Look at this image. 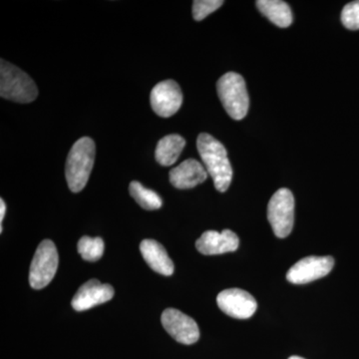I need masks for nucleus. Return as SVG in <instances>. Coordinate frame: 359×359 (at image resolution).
<instances>
[{
    "mask_svg": "<svg viewBox=\"0 0 359 359\" xmlns=\"http://www.w3.org/2000/svg\"><path fill=\"white\" fill-rule=\"evenodd\" d=\"M197 148L217 190L221 193L226 192L233 179V169L226 148L221 142L205 133L198 137Z\"/></svg>",
    "mask_w": 359,
    "mask_h": 359,
    "instance_id": "1",
    "label": "nucleus"
},
{
    "mask_svg": "<svg viewBox=\"0 0 359 359\" xmlns=\"http://www.w3.org/2000/svg\"><path fill=\"white\" fill-rule=\"evenodd\" d=\"M95 143L89 137L75 142L66 161L65 175L73 193L83 190L88 182L95 160Z\"/></svg>",
    "mask_w": 359,
    "mask_h": 359,
    "instance_id": "2",
    "label": "nucleus"
},
{
    "mask_svg": "<svg viewBox=\"0 0 359 359\" xmlns=\"http://www.w3.org/2000/svg\"><path fill=\"white\" fill-rule=\"evenodd\" d=\"M39 89L29 75L20 68L1 59L0 61V96L18 103H30L36 99Z\"/></svg>",
    "mask_w": 359,
    "mask_h": 359,
    "instance_id": "3",
    "label": "nucleus"
},
{
    "mask_svg": "<svg viewBox=\"0 0 359 359\" xmlns=\"http://www.w3.org/2000/svg\"><path fill=\"white\" fill-rule=\"evenodd\" d=\"M217 89L219 100L229 116L235 120L244 119L250 106L244 78L238 73H226L219 78Z\"/></svg>",
    "mask_w": 359,
    "mask_h": 359,
    "instance_id": "4",
    "label": "nucleus"
},
{
    "mask_svg": "<svg viewBox=\"0 0 359 359\" xmlns=\"http://www.w3.org/2000/svg\"><path fill=\"white\" fill-rule=\"evenodd\" d=\"M268 219L278 238H287L294 228V198L289 189L273 194L268 205Z\"/></svg>",
    "mask_w": 359,
    "mask_h": 359,
    "instance_id": "5",
    "label": "nucleus"
},
{
    "mask_svg": "<svg viewBox=\"0 0 359 359\" xmlns=\"http://www.w3.org/2000/svg\"><path fill=\"white\" fill-rule=\"evenodd\" d=\"M58 264V252L54 243L50 240L40 243L30 266L29 283L32 289L47 287L57 271Z\"/></svg>",
    "mask_w": 359,
    "mask_h": 359,
    "instance_id": "6",
    "label": "nucleus"
},
{
    "mask_svg": "<svg viewBox=\"0 0 359 359\" xmlns=\"http://www.w3.org/2000/svg\"><path fill=\"white\" fill-rule=\"evenodd\" d=\"M163 327L180 344H193L200 339L197 323L176 309H167L162 313Z\"/></svg>",
    "mask_w": 359,
    "mask_h": 359,
    "instance_id": "7",
    "label": "nucleus"
},
{
    "mask_svg": "<svg viewBox=\"0 0 359 359\" xmlns=\"http://www.w3.org/2000/svg\"><path fill=\"white\" fill-rule=\"evenodd\" d=\"M152 109L160 117H171L178 112L183 103V94L174 80H165L156 84L151 91Z\"/></svg>",
    "mask_w": 359,
    "mask_h": 359,
    "instance_id": "8",
    "label": "nucleus"
},
{
    "mask_svg": "<svg viewBox=\"0 0 359 359\" xmlns=\"http://www.w3.org/2000/svg\"><path fill=\"white\" fill-rule=\"evenodd\" d=\"M334 266L332 257H308L297 262L287 271V278L294 285H304L327 276Z\"/></svg>",
    "mask_w": 359,
    "mask_h": 359,
    "instance_id": "9",
    "label": "nucleus"
},
{
    "mask_svg": "<svg viewBox=\"0 0 359 359\" xmlns=\"http://www.w3.org/2000/svg\"><path fill=\"white\" fill-rule=\"evenodd\" d=\"M217 302L222 311L238 320L250 318L256 313L257 308L255 297L240 289L223 290L217 297Z\"/></svg>",
    "mask_w": 359,
    "mask_h": 359,
    "instance_id": "10",
    "label": "nucleus"
},
{
    "mask_svg": "<svg viewBox=\"0 0 359 359\" xmlns=\"http://www.w3.org/2000/svg\"><path fill=\"white\" fill-rule=\"evenodd\" d=\"M114 297V289L108 283L91 280L85 283L77 290L71 304L77 311H84L104 302H109Z\"/></svg>",
    "mask_w": 359,
    "mask_h": 359,
    "instance_id": "11",
    "label": "nucleus"
},
{
    "mask_svg": "<svg viewBox=\"0 0 359 359\" xmlns=\"http://www.w3.org/2000/svg\"><path fill=\"white\" fill-rule=\"evenodd\" d=\"M238 244L240 241L238 236L231 230H224L222 233L207 231L196 242V248L201 254L214 256L235 252L238 248Z\"/></svg>",
    "mask_w": 359,
    "mask_h": 359,
    "instance_id": "12",
    "label": "nucleus"
},
{
    "mask_svg": "<svg viewBox=\"0 0 359 359\" xmlns=\"http://www.w3.org/2000/svg\"><path fill=\"white\" fill-rule=\"evenodd\" d=\"M208 178L205 167L195 159H188L170 171V182L177 189L185 190L204 183Z\"/></svg>",
    "mask_w": 359,
    "mask_h": 359,
    "instance_id": "13",
    "label": "nucleus"
},
{
    "mask_svg": "<svg viewBox=\"0 0 359 359\" xmlns=\"http://www.w3.org/2000/svg\"><path fill=\"white\" fill-rule=\"evenodd\" d=\"M142 257L156 273L163 276H171L174 273V264L167 250L160 243L154 240H144L140 244Z\"/></svg>",
    "mask_w": 359,
    "mask_h": 359,
    "instance_id": "14",
    "label": "nucleus"
},
{
    "mask_svg": "<svg viewBox=\"0 0 359 359\" xmlns=\"http://www.w3.org/2000/svg\"><path fill=\"white\" fill-rule=\"evenodd\" d=\"M186 141L178 134L168 135L158 142L155 157L162 166H172L179 159L182 151L185 148Z\"/></svg>",
    "mask_w": 359,
    "mask_h": 359,
    "instance_id": "15",
    "label": "nucleus"
},
{
    "mask_svg": "<svg viewBox=\"0 0 359 359\" xmlns=\"http://www.w3.org/2000/svg\"><path fill=\"white\" fill-rule=\"evenodd\" d=\"M257 8L278 27H289L292 23V13L289 4L280 0H259Z\"/></svg>",
    "mask_w": 359,
    "mask_h": 359,
    "instance_id": "16",
    "label": "nucleus"
},
{
    "mask_svg": "<svg viewBox=\"0 0 359 359\" xmlns=\"http://www.w3.org/2000/svg\"><path fill=\"white\" fill-rule=\"evenodd\" d=\"M129 192L143 209L154 211L162 207L163 201L160 196L154 191L145 188L139 182L133 181L130 183Z\"/></svg>",
    "mask_w": 359,
    "mask_h": 359,
    "instance_id": "17",
    "label": "nucleus"
},
{
    "mask_svg": "<svg viewBox=\"0 0 359 359\" xmlns=\"http://www.w3.org/2000/svg\"><path fill=\"white\" fill-rule=\"evenodd\" d=\"M77 249L80 256L85 261L96 262L103 256L104 242L101 238L84 236L78 242Z\"/></svg>",
    "mask_w": 359,
    "mask_h": 359,
    "instance_id": "18",
    "label": "nucleus"
},
{
    "mask_svg": "<svg viewBox=\"0 0 359 359\" xmlns=\"http://www.w3.org/2000/svg\"><path fill=\"white\" fill-rule=\"evenodd\" d=\"M222 0H196L193 2V16L201 21L223 6Z\"/></svg>",
    "mask_w": 359,
    "mask_h": 359,
    "instance_id": "19",
    "label": "nucleus"
},
{
    "mask_svg": "<svg viewBox=\"0 0 359 359\" xmlns=\"http://www.w3.org/2000/svg\"><path fill=\"white\" fill-rule=\"evenodd\" d=\"M341 22L347 29H359V1L346 4L341 13Z\"/></svg>",
    "mask_w": 359,
    "mask_h": 359,
    "instance_id": "20",
    "label": "nucleus"
},
{
    "mask_svg": "<svg viewBox=\"0 0 359 359\" xmlns=\"http://www.w3.org/2000/svg\"><path fill=\"white\" fill-rule=\"evenodd\" d=\"M6 203H4V200H0V223H1L2 226V222H4V216H6Z\"/></svg>",
    "mask_w": 359,
    "mask_h": 359,
    "instance_id": "21",
    "label": "nucleus"
},
{
    "mask_svg": "<svg viewBox=\"0 0 359 359\" xmlns=\"http://www.w3.org/2000/svg\"><path fill=\"white\" fill-rule=\"evenodd\" d=\"M289 359H304L301 358V356H290Z\"/></svg>",
    "mask_w": 359,
    "mask_h": 359,
    "instance_id": "22",
    "label": "nucleus"
}]
</instances>
